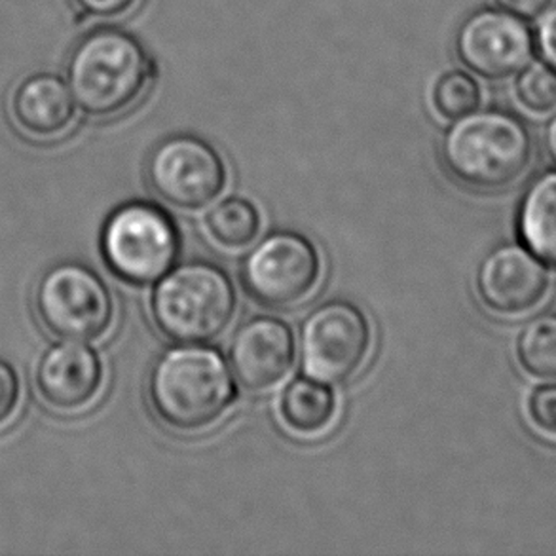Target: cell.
<instances>
[{
	"label": "cell",
	"instance_id": "obj_1",
	"mask_svg": "<svg viewBox=\"0 0 556 556\" xmlns=\"http://www.w3.org/2000/svg\"><path fill=\"white\" fill-rule=\"evenodd\" d=\"M156 76L151 53L118 27H98L76 40L65 63V83L86 116L109 121L143 99Z\"/></svg>",
	"mask_w": 556,
	"mask_h": 556
},
{
	"label": "cell",
	"instance_id": "obj_2",
	"mask_svg": "<svg viewBox=\"0 0 556 556\" xmlns=\"http://www.w3.org/2000/svg\"><path fill=\"white\" fill-rule=\"evenodd\" d=\"M534 156V139L519 116L477 109L454 121L441 141L443 166L456 181L496 192L519 181Z\"/></svg>",
	"mask_w": 556,
	"mask_h": 556
},
{
	"label": "cell",
	"instance_id": "obj_3",
	"mask_svg": "<svg viewBox=\"0 0 556 556\" xmlns=\"http://www.w3.org/2000/svg\"><path fill=\"white\" fill-rule=\"evenodd\" d=\"M149 399L167 428L195 433L215 426L236 399L232 372L213 348L182 344L154 363Z\"/></svg>",
	"mask_w": 556,
	"mask_h": 556
},
{
	"label": "cell",
	"instance_id": "obj_4",
	"mask_svg": "<svg viewBox=\"0 0 556 556\" xmlns=\"http://www.w3.org/2000/svg\"><path fill=\"white\" fill-rule=\"evenodd\" d=\"M236 291L225 270L192 261L167 271L152 291L151 314L159 331L177 344H205L232 321Z\"/></svg>",
	"mask_w": 556,
	"mask_h": 556
},
{
	"label": "cell",
	"instance_id": "obj_5",
	"mask_svg": "<svg viewBox=\"0 0 556 556\" xmlns=\"http://www.w3.org/2000/svg\"><path fill=\"white\" fill-rule=\"evenodd\" d=\"M181 240L166 211L152 203L122 205L106 218L101 251L118 278L147 286L174 268Z\"/></svg>",
	"mask_w": 556,
	"mask_h": 556
},
{
	"label": "cell",
	"instance_id": "obj_6",
	"mask_svg": "<svg viewBox=\"0 0 556 556\" xmlns=\"http://www.w3.org/2000/svg\"><path fill=\"white\" fill-rule=\"evenodd\" d=\"M33 304L38 324L61 340L91 342L113 325L111 289L84 264L61 263L48 268L35 287Z\"/></svg>",
	"mask_w": 556,
	"mask_h": 556
},
{
	"label": "cell",
	"instance_id": "obj_7",
	"mask_svg": "<svg viewBox=\"0 0 556 556\" xmlns=\"http://www.w3.org/2000/svg\"><path fill=\"white\" fill-rule=\"evenodd\" d=\"M370 340V325L362 309L352 302H325L302 324V372L327 386L346 383L367 362Z\"/></svg>",
	"mask_w": 556,
	"mask_h": 556
},
{
	"label": "cell",
	"instance_id": "obj_8",
	"mask_svg": "<svg viewBox=\"0 0 556 556\" xmlns=\"http://www.w3.org/2000/svg\"><path fill=\"white\" fill-rule=\"evenodd\" d=\"M319 276L321 261L314 243L287 230L268 233L241 266L245 291L271 309L299 306L314 293Z\"/></svg>",
	"mask_w": 556,
	"mask_h": 556
},
{
	"label": "cell",
	"instance_id": "obj_9",
	"mask_svg": "<svg viewBox=\"0 0 556 556\" xmlns=\"http://www.w3.org/2000/svg\"><path fill=\"white\" fill-rule=\"evenodd\" d=\"M154 194L179 210H202L226 185V166L217 149L202 137L179 134L164 139L147 162Z\"/></svg>",
	"mask_w": 556,
	"mask_h": 556
},
{
	"label": "cell",
	"instance_id": "obj_10",
	"mask_svg": "<svg viewBox=\"0 0 556 556\" xmlns=\"http://www.w3.org/2000/svg\"><path fill=\"white\" fill-rule=\"evenodd\" d=\"M456 53L473 75L490 83H504L534 60V30L502 8H482L462 23Z\"/></svg>",
	"mask_w": 556,
	"mask_h": 556
},
{
	"label": "cell",
	"instance_id": "obj_11",
	"mask_svg": "<svg viewBox=\"0 0 556 556\" xmlns=\"http://www.w3.org/2000/svg\"><path fill=\"white\" fill-rule=\"evenodd\" d=\"M545 263L525 245H502L482 258L477 291L486 308L500 316H525L549 293Z\"/></svg>",
	"mask_w": 556,
	"mask_h": 556
},
{
	"label": "cell",
	"instance_id": "obj_12",
	"mask_svg": "<svg viewBox=\"0 0 556 556\" xmlns=\"http://www.w3.org/2000/svg\"><path fill=\"white\" fill-rule=\"evenodd\" d=\"M228 359L245 390H271L293 369V331L278 317H253L233 334Z\"/></svg>",
	"mask_w": 556,
	"mask_h": 556
},
{
	"label": "cell",
	"instance_id": "obj_13",
	"mask_svg": "<svg viewBox=\"0 0 556 556\" xmlns=\"http://www.w3.org/2000/svg\"><path fill=\"white\" fill-rule=\"evenodd\" d=\"M103 363L84 342L63 340L52 346L35 370V386L46 405L60 413H76L98 397Z\"/></svg>",
	"mask_w": 556,
	"mask_h": 556
},
{
	"label": "cell",
	"instance_id": "obj_14",
	"mask_svg": "<svg viewBox=\"0 0 556 556\" xmlns=\"http://www.w3.org/2000/svg\"><path fill=\"white\" fill-rule=\"evenodd\" d=\"M75 98L65 78L35 73L14 86L8 113L15 129L33 141H55L67 136L76 122Z\"/></svg>",
	"mask_w": 556,
	"mask_h": 556
},
{
	"label": "cell",
	"instance_id": "obj_15",
	"mask_svg": "<svg viewBox=\"0 0 556 556\" xmlns=\"http://www.w3.org/2000/svg\"><path fill=\"white\" fill-rule=\"evenodd\" d=\"M517 228L522 245L556 268V172H545L528 187Z\"/></svg>",
	"mask_w": 556,
	"mask_h": 556
},
{
	"label": "cell",
	"instance_id": "obj_16",
	"mask_svg": "<svg viewBox=\"0 0 556 556\" xmlns=\"http://www.w3.org/2000/svg\"><path fill=\"white\" fill-rule=\"evenodd\" d=\"M279 413L283 424L294 433L316 435L329 428L337 413V401L327 383L302 376L283 390Z\"/></svg>",
	"mask_w": 556,
	"mask_h": 556
},
{
	"label": "cell",
	"instance_id": "obj_17",
	"mask_svg": "<svg viewBox=\"0 0 556 556\" xmlns=\"http://www.w3.org/2000/svg\"><path fill=\"white\" fill-rule=\"evenodd\" d=\"M205 230L220 248H248L261 232V215L248 200L226 198L207 213Z\"/></svg>",
	"mask_w": 556,
	"mask_h": 556
},
{
	"label": "cell",
	"instance_id": "obj_18",
	"mask_svg": "<svg viewBox=\"0 0 556 556\" xmlns=\"http://www.w3.org/2000/svg\"><path fill=\"white\" fill-rule=\"evenodd\" d=\"M517 354L527 372L543 380H556V314L535 317L525 327Z\"/></svg>",
	"mask_w": 556,
	"mask_h": 556
},
{
	"label": "cell",
	"instance_id": "obj_19",
	"mask_svg": "<svg viewBox=\"0 0 556 556\" xmlns=\"http://www.w3.org/2000/svg\"><path fill=\"white\" fill-rule=\"evenodd\" d=\"M515 96L520 106L535 116L556 111V68L545 61H530L515 80Z\"/></svg>",
	"mask_w": 556,
	"mask_h": 556
},
{
	"label": "cell",
	"instance_id": "obj_20",
	"mask_svg": "<svg viewBox=\"0 0 556 556\" xmlns=\"http://www.w3.org/2000/svg\"><path fill=\"white\" fill-rule=\"evenodd\" d=\"M431 101L444 121H458L481 105V86L464 71H451L437 80Z\"/></svg>",
	"mask_w": 556,
	"mask_h": 556
},
{
	"label": "cell",
	"instance_id": "obj_21",
	"mask_svg": "<svg viewBox=\"0 0 556 556\" xmlns=\"http://www.w3.org/2000/svg\"><path fill=\"white\" fill-rule=\"evenodd\" d=\"M528 413L535 428L549 435H556V383L542 386L530 395Z\"/></svg>",
	"mask_w": 556,
	"mask_h": 556
},
{
	"label": "cell",
	"instance_id": "obj_22",
	"mask_svg": "<svg viewBox=\"0 0 556 556\" xmlns=\"http://www.w3.org/2000/svg\"><path fill=\"white\" fill-rule=\"evenodd\" d=\"M22 399V383L15 370L0 359V428L14 418Z\"/></svg>",
	"mask_w": 556,
	"mask_h": 556
},
{
	"label": "cell",
	"instance_id": "obj_23",
	"mask_svg": "<svg viewBox=\"0 0 556 556\" xmlns=\"http://www.w3.org/2000/svg\"><path fill=\"white\" fill-rule=\"evenodd\" d=\"M535 25V52L545 63L556 68V2L543 12Z\"/></svg>",
	"mask_w": 556,
	"mask_h": 556
},
{
	"label": "cell",
	"instance_id": "obj_24",
	"mask_svg": "<svg viewBox=\"0 0 556 556\" xmlns=\"http://www.w3.org/2000/svg\"><path fill=\"white\" fill-rule=\"evenodd\" d=\"M141 0H73L84 15L101 22H113L128 15Z\"/></svg>",
	"mask_w": 556,
	"mask_h": 556
},
{
	"label": "cell",
	"instance_id": "obj_25",
	"mask_svg": "<svg viewBox=\"0 0 556 556\" xmlns=\"http://www.w3.org/2000/svg\"><path fill=\"white\" fill-rule=\"evenodd\" d=\"M496 4L525 22H532L553 4V0H496Z\"/></svg>",
	"mask_w": 556,
	"mask_h": 556
},
{
	"label": "cell",
	"instance_id": "obj_26",
	"mask_svg": "<svg viewBox=\"0 0 556 556\" xmlns=\"http://www.w3.org/2000/svg\"><path fill=\"white\" fill-rule=\"evenodd\" d=\"M543 143H545V151L549 154L551 160L556 164V111L551 118L547 128H545V136H543Z\"/></svg>",
	"mask_w": 556,
	"mask_h": 556
}]
</instances>
